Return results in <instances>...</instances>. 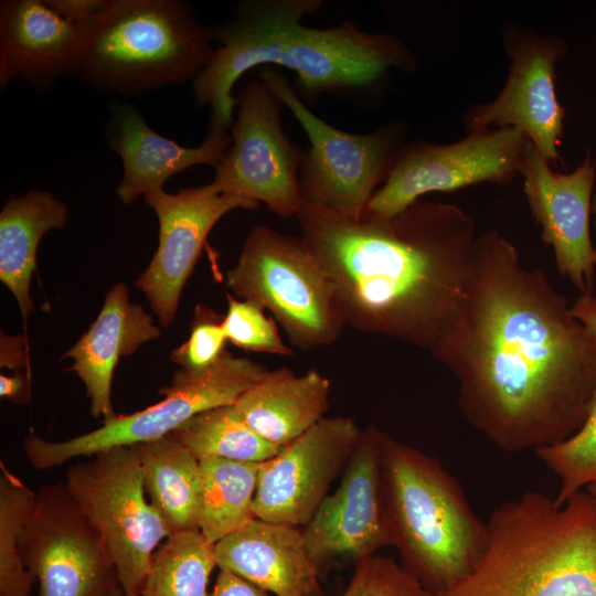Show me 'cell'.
<instances>
[{"mask_svg": "<svg viewBox=\"0 0 596 596\" xmlns=\"http://www.w3.org/2000/svg\"><path fill=\"white\" fill-rule=\"evenodd\" d=\"M596 501V485H590L585 489Z\"/></svg>", "mask_w": 596, "mask_h": 596, "instance_id": "cell-38", "label": "cell"}, {"mask_svg": "<svg viewBox=\"0 0 596 596\" xmlns=\"http://www.w3.org/2000/svg\"><path fill=\"white\" fill-rule=\"evenodd\" d=\"M159 221V243L148 267L136 279L163 327L175 317L183 287L191 276L215 224L236 209L256 210L257 202L222 194L214 184L163 189L143 195Z\"/></svg>", "mask_w": 596, "mask_h": 596, "instance_id": "cell-17", "label": "cell"}, {"mask_svg": "<svg viewBox=\"0 0 596 596\" xmlns=\"http://www.w3.org/2000/svg\"><path fill=\"white\" fill-rule=\"evenodd\" d=\"M102 21L78 22L51 0L1 1L0 89L18 78L47 88L71 74Z\"/></svg>", "mask_w": 596, "mask_h": 596, "instance_id": "cell-19", "label": "cell"}, {"mask_svg": "<svg viewBox=\"0 0 596 596\" xmlns=\"http://www.w3.org/2000/svg\"><path fill=\"white\" fill-rule=\"evenodd\" d=\"M107 136L109 148L123 161L124 174L116 193L125 204L163 189L168 179L194 166L215 169L232 142L228 129L210 127L200 146H181L156 132L127 103L113 106Z\"/></svg>", "mask_w": 596, "mask_h": 596, "instance_id": "cell-20", "label": "cell"}, {"mask_svg": "<svg viewBox=\"0 0 596 596\" xmlns=\"http://www.w3.org/2000/svg\"><path fill=\"white\" fill-rule=\"evenodd\" d=\"M219 570L275 596H324L302 530L256 518L214 544Z\"/></svg>", "mask_w": 596, "mask_h": 596, "instance_id": "cell-21", "label": "cell"}, {"mask_svg": "<svg viewBox=\"0 0 596 596\" xmlns=\"http://www.w3.org/2000/svg\"><path fill=\"white\" fill-rule=\"evenodd\" d=\"M592 213L594 215V225H595V228H596V194H595V196L593 198V201H592Z\"/></svg>", "mask_w": 596, "mask_h": 596, "instance_id": "cell-39", "label": "cell"}, {"mask_svg": "<svg viewBox=\"0 0 596 596\" xmlns=\"http://www.w3.org/2000/svg\"><path fill=\"white\" fill-rule=\"evenodd\" d=\"M520 173L531 214L553 249L558 273L581 294L593 292L596 265L590 214L596 161L587 152L573 171H554L528 140Z\"/></svg>", "mask_w": 596, "mask_h": 596, "instance_id": "cell-18", "label": "cell"}, {"mask_svg": "<svg viewBox=\"0 0 596 596\" xmlns=\"http://www.w3.org/2000/svg\"><path fill=\"white\" fill-rule=\"evenodd\" d=\"M91 457L72 465L64 483L104 540L124 596H141L152 554L171 532L146 499L137 446Z\"/></svg>", "mask_w": 596, "mask_h": 596, "instance_id": "cell-8", "label": "cell"}, {"mask_svg": "<svg viewBox=\"0 0 596 596\" xmlns=\"http://www.w3.org/2000/svg\"><path fill=\"white\" fill-rule=\"evenodd\" d=\"M301 238L334 283L347 324L429 351L462 304L475 219L419 199L391 216L359 217L304 202Z\"/></svg>", "mask_w": 596, "mask_h": 596, "instance_id": "cell-2", "label": "cell"}, {"mask_svg": "<svg viewBox=\"0 0 596 596\" xmlns=\"http://www.w3.org/2000/svg\"><path fill=\"white\" fill-rule=\"evenodd\" d=\"M329 394L330 381L318 370L297 375L281 366L268 371L234 406L255 433L283 447L324 417Z\"/></svg>", "mask_w": 596, "mask_h": 596, "instance_id": "cell-23", "label": "cell"}, {"mask_svg": "<svg viewBox=\"0 0 596 596\" xmlns=\"http://www.w3.org/2000/svg\"><path fill=\"white\" fill-rule=\"evenodd\" d=\"M466 421L507 453L561 443L596 387V339L540 267L496 230L477 235L458 313L429 350Z\"/></svg>", "mask_w": 596, "mask_h": 596, "instance_id": "cell-1", "label": "cell"}, {"mask_svg": "<svg viewBox=\"0 0 596 596\" xmlns=\"http://www.w3.org/2000/svg\"><path fill=\"white\" fill-rule=\"evenodd\" d=\"M214 544L200 531L170 534L152 554L141 596H210Z\"/></svg>", "mask_w": 596, "mask_h": 596, "instance_id": "cell-28", "label": "cell"}, {"mask_svg": "<svg viewBox=\"0 0 596 596\" xmlns=\"http://www.w3.org/2000/svg\"><path fill=\"white\" fill-rule=\"evenodd\" d=\"M170 435L199 460L220 458L260 464L281 448L255 433L234 404L200 413Z\"/></svg>", "mask_w": 596, "mask_h": 596, "instance_id": "cell-27", "label": "cell"}, {"mask_svg": "<svg viewBox=\"0 0 596 596\" xmlns=\"http://www.w3.org/2000/svg\"><path fill=\"white\" fill-rule=\"evenodd\" d=\"M341 596H434L392 557L373 555L356 563Z\"/></svg>", "mask_w": 596, "mask_h": 596, "instance_id": "cell-33", "label": "cell"}, {"mask_svg": "<svg viewBox=\"0 0 596 596\" xmlns=\"http://www.w3.org/2000/svg\"><path fill=\"white\" fill-rule=\"evenodd\" d=\"M199 461V531L216 544L254 518L259 464L220 458Z\"/></svg>", "mask_w": 596, "mask_h": 596, "instance_id": "cell-26", "label": "cell"}, {"mask_svg": "<svg viewBox=\"0 0 596 596\" xmlns=\"http://www.w3.org/2000/svg\"><path fill=\"white\" fill-rule=\"evenodd\" d=\"M594 263L596 265V248H595V253H594Z\"/></svg>", "mask_w": 596, "mask_h": 596, "instance_id": "cell-40", "label": "cell"}, {"mask_svg": "<svg viewBox=\"0 0 596 596\" xmlns=\"http://www.w3.org/2000/svg\"><path fill=\"white\" fill-rule=\"evenodd\" d=\"M361 433L352 417H323L260 462L254 518L304 528L344 470Z\"/></svg>", "mask_w": 596, "mask_h": 596, "instance_id": "cell-16", "label": "cell"}, {"mask_svg": "<svg viewBox=\"0 0 596 596\" xmlns=\"http://www.w3.org/2000/svg\"><path fill=\"white\" fill-rule=\"evenodd\" d=\"M236 98L232 142L212 183L222 194L265 203L279 217L296 216L305 151L283 131V103L260 79L246 84Z\"/></svg>", "mask_w": 596, "mask_h": 596, "instance_id": "cell-11", "label": "cell"}, {"mask_svg": "<svg viewBox=\"0 0 596 596\" xmlns=\"http://www.w3.org/2000/svg\"><path fill=\"white\" fill-rule=\"evenodd\" d=\"M504 49L510 70L500 93L490 102L468 108V132L514 128L552 164L558 161L565 108L556 92V65L568 47L556 35L525 29L505 32Z\"/></svg>", "mask_w": 596, "mask_h": 596, "instance_id": "cell-14", "label": "cell"}, {"mask_svg": "<svg viewBox=\"0 0 596 596\" xmlns=\"http://www.w3.org/2000/svg\"><path fill=\"white\" fill-rule=\"evenodd\" d=\"M100 596H124V593H123L120 586L117 585V586L110 588L109 590H107L106 593H104Z\"/></svg>", "mask_w": 596, "mask_h": 596, "instance_id": "cell-37", "label": "cell"}, {"mask_svg": "<svg viewBox=\"0 0 596 596\" xmlns=\"http://www.w3.org/2000/svg\"><path fill=\"white\" fill-rule=\"evenodd\" d=\"M223 327L227 341L245 351L294 355V351L280 338L273 317H266L264 309L257 305L238 300L230 294Z\"/></svg>", "mask_w": 596, "mask_h": 596, "instance_id": "cell-31", "label": "cell"}, {"mask_svg": "<svg viewBox=\"0 0 596 596\" xmlns=\"http://www.w3.org/2000/svg\"><path fill=\"white\" fill-rule=\"evenodd\" d=\"M258 74L310 141L300 168L302 201L348 217L361 216L387 177L403 128L393 125L365 135L343 131L315 115L278 70L263 66Z\"/></svg>", "mask_w": 596, "mask_h": 596, "instance_id": "cell-10", "label": "cell"}, {"mask_svg": "<svg viewBox=\"0 0 596 596\" xmlns=\"http://www.w3.org/2000/svg\"><path fill=\"white\" fill-rule=\"evenodd\" d=\"M475 570L434 596H596V501L525 491L497 505Z\"/></svg>", "mask_w": 596, "mask_h": 596, "instance_id": "cell-4", "label": "cell"}, {"mask_svg": "<svg viewBox=\"0 0 596 596\" xmlns=\"http://www.w3.org/2000/svg\"><path fill=\"white\" fill-rule=\"evenodd\" d=\"M573 315L596 339V295L584 292L571 306Z\"/></svg>", "mask_w": 596, "mask_h": 596, "instance_id": "cell-36", "label": "cell"}, {"mask_svg": "<svg viewBox=\"0 0 596 596\" xmlns=\"http://www.w3.org/2000/svg\"><path fill=\"white\" fill-rule=\"evenodd\" d=\"M528 138L514 128L468 132L455 142L402 145L368 210L391 216L432 192L490 182L507 184L520 173Z\"/></svg>", "mask_w": 596, "mask_h": 596, "instance_id": "cell-12", "label": "cell"}, {"mask_svg": "<svg viewBox=\"0 0 596 596\" xmlns=\"http://www.w3.org/2000/svg\"><path fill=\"white\" fill-rule=\"evenodd\" d=\"M213 41L184 1L113 0L70 75L103 93L147 94L193 82Z\"/></svg>", "mask_w": 596, "mask_h": 596, "instance_id": "cell-6", "label": "cell"}, {"mask_svg": "<svg viewBox=\"0 0 596 596\" xmlns=\"http://www.w3.org/2000/svg\"><path fill=\"white\" fill-rule=\"evenodd\" d=\"M0 395L13 403L25 404L31 396V376L29 372L13 375H0Z\"/></svg>", "mask_w": 596, "mask_h": 596, "instance_id": "cell-35", "label": "cell"}, {"mask_svg": "<svg viewBox=\"0 0 596 596\" xmlns=\"http://www.w3.org/2000/svg\"><path fill=\"white\" fill-rule=\"evenodd\" d=\"M534 453L560 479L554 498L557 507L584 488L596 485V387L581 428L567 439Z\"/></svg>", "mask_w": 596, "mask_h": 596, "instance_id": "cell-30", "label": "cell"}, {"mask_svg": "<svg viewBox=\"0 0 596 596\" xmlns=\"http://www.w3.org/2000/svg\"><path fill=\"white\" fill-rule=\"evenodd\" d=\"M384 435L373 425L362 429L339 487L302 528L319 570L339 560L359 563L383 547H394L382 477Z\"/></svg>", "mask_w": 596, "mask_h": 596, "instance_id": "cell-15", "label": "cell"}, {"mask_svg": "<svg viewBox=\"0 0 596 596\" xmlns=\"http://www.w3.org/2000/svg\"><path fill=\"white\" fill-rule=\"evenodd\" d=\"M67 219V205L38 189L11 196L1 210L0 280L14 296L24 320L34 309L30 285L40 241L47 231L63 228Z\"/></svg>", "mask_w": 596, "mask_h": 596, "instance_id": "cell-24", "label": "cell"}, {"mask_svg": "<svg viewBox=\"0 0 596 596\" xmlns=\"http://www.w3.org/2000/svg\"><path fill=\"white\" fill-rule=\"evenodd\" d=\"M382 477L402 567L433 595L468 576L488 540L459 480L437 458L385 433Z\"/></svg>", "mask_w": 596, "mask_h": 596, "instance_id": "cell-5", "label": "cell"}, {"mask_svg": "<svg viewBox=\"0 0 596 596\" xmlns=\"http://www.w3.org/2000/svg\"><path fill=\"white\" fill-rule=\"evenodd\" d=\"M321 0L246 1L233 21L213 31L215 49L193 81L199 106L210 107V127L230 129L237 98L232 89L256 66H285L311 95L360 88L379 81L392 67L414 65V56L397 39L360 30L351 22L329 29L301 24Z\"/></svg>", "mask_w": 596, "mask_h": 596, "instance_id": "cell-3", "label": "cell"}, {"mask_svg": "<svg viewBox=\"0 0 596 596\" xmlns=\"http://www.w3.org/2000/svg\"><path fill=\"white\" fill-rule=\"evenodd\" d=\"M19 546L38 583L36 596H100L119 585L104 540L64 482L35 492Z\"/></svg>", "mask_w": 596, "mask_h": 596, "instance_id": "cell-13", "label": "cell"}, {"mask_svg": "<svg viewBox=\"0 0 596 596\" xmlns=\"http://www.w3.org/2000/svg\"><path fill=\"white\" fill-rule=\"evenodd\" d=\"M160 334L152 317L140 305L130 302L124 283L109 289L96 320L62 356L73 361L68 371L84 383L95 418L105 422L117 416L111 404V382L119 359Z\"/></svg>", "mask_w": 596, "mask_h": 596, "instance_id": "cell-22", "label": "cell"}, {"mask_svg": "<svg viewBox=\"0 0 596 596\" xmlns=\"http://www.w3.org/2000/svg\"><path fill=\"white\" fill-rule=\"evenodd\" d=\"M224 315L198 304L190 326V337L171 352V360L189 372H202L214 365L226 351Z\"/></svg>", "mask_w": 596, "mask_h": 596, "instance_id": "cell-32", "label": "cell"}, {"mask_svg": "<svg viewBox=\"0 0 596 596\" xmlns=\"http://www.w3.org/2000/svg\"><path fill=\"white\" fill-rule=\"evenodd\" d=\"M35 504V492L1 462L0 596H31L33 576L19 546V536Z\"/></svg>", "mask_w": 596, "mask_h": 596, "instance_id": "cell-29", "label": "cell"}, {"mask_svg": "<svg viewBox=\"0 0 596 596\" xmlns=\"http://www.w3.org/2000/svg\"><path fill=\"white\" fill-rule=\"evenodd\" d=\"M225 284L236 297L268 309L304 352L332 344L347 326L334 283L301 236L254 226Z\"/></svg>", "mask_w": 596, "mask_h": 596, "instance_id": "cell-7", "label": "cell"}, {"mask_svg": "<svg viewBox=\"0 0 596 596\" xmlns=\"http://www.w3.org/2000/svg\"><path fill=\"white\" fill-rule=\"evenodd\" d=\"M210 596H268V594L230 571L219 570Z\"/></svg>", "mask_w": 596, "mask_h": 596, "instance_id": "cell-34", "label": "cell"}, {"mask_svg": "<svg viewBox=\"0 0 596 596\" xmlns=\"http://www.w3.org/2000/svg\"><path fill=\"white\" fill-rule=\"evenodd\" d=\"M268 370L247 358L234 356L227 350L210 369L202 372L179 370L169 385L159 390L164 398L142 411L117 415L99 428L79 436L50 441L30 434L23 449L38 470H49L78 457L120 446H135L170 435L193 416L234 404Z\"/></svg>", "mask_w": 596, "mask_h": 596, "instance_id": "cell-9", "label": "cell"}, {"mask_svg": "<svg viewBox=\"0 0 596 596\" xmlns=\"http://www.w3.org/2000/svg\"><path fill=\"white\" fill-rule=\"evenodd\" d=\"M135 446L145 491L171 534L199 531V459L172 435Z\"/></svg>", "mask_w": 596, "mask_h": 596, "instance_id": "cell-25", "label": "cell"}]
</instances>
